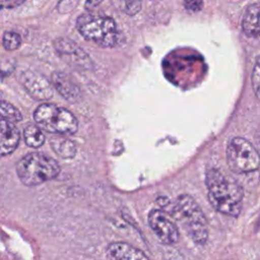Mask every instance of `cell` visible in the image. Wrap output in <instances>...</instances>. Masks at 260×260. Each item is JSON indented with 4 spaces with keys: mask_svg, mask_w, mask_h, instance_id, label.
<instances>
[{
    "mask_svg": "<svg viewBox=\"0 0 260 260\" xmlns=\"http://www.w3.org/2000/svg\"><path fill=\"white\" fill-rule=\"evenodd\" d=\"M226 161L234 173H249L260 167V154L247 139L234 137L226 146Z\"/></svg>",
    "mask_w": 260,
    "mask_h": 260,
    "instance_id": "8992f818",
    "label": "cell"
},
{
    "mask_svg": "<svg viewBox=\"0 0 260 260\" xmlns=\"http://www.w3.org/2000/svg\"><path fill=\"white\" fill-rule=\"evenodd\" d=\"M56 52L67 63L82 69H90L93 63L82 48L68 38H58L54 41Z\"/></svg>",
    "mask_w": 260,
    "mask_h": 260,
    "instance_id": "ba28073f",
    "label": "cell"
},
{
    "mask_svg": "<svg viewBox=\"0 0 260 260\" xmlns=\"http://www.w3.org/2000/svg\"><path fill=\"white\" fill-rule=\"evenodd\" d=\"M185 8L191 11H198L201 9L203 2L202 1H186L184 3Z\"/></svg>",
    "mask_w": 260,
    "mask_h": 260,
    "instance_id": "44dd1931",
    "label": "cell"
},
{
    "mask_svg": "<svg viewBox=\"0 0 260 260\" xmlns=\"http://www.w3.org/2000/svg\"><path fill=\"white\" fill-rule=\"evenodd\" d=\"M140 8H141L140 1H128V2H124L123 10L129 15H134L140 10Z\"/></svg>",
    "mask_w": 260,
    "mask_h": 260,
    "instance_id": "d6986e66",
    "label": "cell"
},
{
    "mask_svg": "<svg viewBox=\"0 0 260 260\" xmlns=\"http://www.w3.org/2000/svg\"><path fill=\"white\" fill-rule=\"evenodd\" d=\"M0 117L13 124L18 123L22 120V115L20 111L6 101H0Z\"/></svg>",
    "mask_w": 260,
    "mask_h": 260,
    "instance_id": "2e32d148",
    "label": "cell"
},
{
    "mask_svg": "<svg viewBox=\"0 0 260 260\" xmlns=\"http://www.w3.org/2000/svg\"><path fill=\"white\" fill-rule=\"evenodd\" d=\"M59 173L60 166L57 160L44 153H28L16 164V174L26 186H37L53 180Z\"/></svg>",
    "mask_w": 260,
    "mask_h": 260,
    "instance_id": "3957f363",
    "label": "cell"
},
{
    "mask_svg": "<svg viewBox=\"0 0 260 260\" xmlns=\"http://www.w3.org/2000/svg\"><path fill=\"white\" fill-rule=\"evenodd\" d=\"M34 118L42 130L57 135H72L78 128L75 116L67 109L54 104H41L36 109Z\"/></svg>",
    "mask_w": 260,
    "mask_h": 260,
    "instance_id": "5b68a950",
    "label": "cell"
},
{
    "mask_svg": "<svg viewBox=\"0 0 260 260\" xmlns=\"http://www.w3.org/2000/svg\"><path fill=\"white\" fill-rule=\"evenodd\" d=\"M21 45V38L15 31H5L3 36V47L7 51H14Z\"/></svg>",
    "mask_w": 260,
    "mask_h": 260,
    "instance_id": "e0dca14e",
    "label": "cell"
},
{
    "mask_svg": "<svg viewBox=\"0 0 260 260\" xmlns=\"http://www.w3.org/2000/svg\"><path fill=\"white\" fill-rule=\"evenodd\" d=\"M168 210L173 217L183 224L187 235L195 244H206L208 240L207 219L201 207L191 195H179Z\"/></svg>",
    "mask_w": 260,
    "mask_h": 260,
    "instance_id": "7a4b0ae2",
    "label": "cell"
},
{
    "mask_svg": "<svg viewBox=\"0 0 260 260\" xmlns=\"http://www.w3.org/2000/svg\"><path fill=\"white\" fill-rule=\"evenodd\" d=\"M24 141L29 147L38 148L42 146L45 142V135L42 129L38 125L30 124L25 127L23 131Z\"/></svg>",
    "mask_w": 260,
    "mask_h": 260,
    "instance_id": "9a60e30c",
    "label": "cell"
},
{
    "mask_svg": "<svg viewBox=\"0 0 260 260\" xmlns=\"http://www.w3.org/2000/svg\"><path fill=\"white\" fill-rule=\"evenodd\" d=\"M22 0H8V1H3L0 0V9H11L14 8L20 4H22Z\"/></svg>",
    "mask_w": 260,
    "mask_h": 260,
    "instance_id": "ffe728a7",
    "label": "cell"
},
{
    "mask_svg": "<svg viewBox=\"0 0 260 260\" xmlns=\"http://www.w3.org/2000/svg\"><path fill=\"white\" fill-rule=\"evenodd\" d=\"M252 87L256 98L260 101V56L255 60V64L252 71Z\"/></svg>",
    "mask_w": 260,
    "mask_h": 260,
    "instance_id": "ac0fdd59",
    "label": "cell"
},
{
    "mask_svg": "<svg viewBox=\"0 0 260 260\" xmlns=\"http://www.w3.org/2000/svg\"><path fill=\"white\" fill-rule=\"evenodd\" d=\"M148 224L160 243L173 245L179 241L180 234L177 225L161 209H152L148 213Z\"/></svg>",
    "mask_w": 260,
    "mask_h": 260,
    "instance_id": "52a82bcc",
    "label": "cell"
},
{
    "mask_svg": "<svg viewBox=\"0 0 260 260\" xmlns=\"http://www.w3.org/2000/svg\"><path fill=\"white\" fill-rule=\"evenodd\" d=\"M19 80L27 93L36 100L47 101L53 95L52 84L46 77L37 72L30 70L22 71Z\"/></svg>",
    "mask_w": 260,
    "mask_h": 260,
    "instance_id": "9c48e42d",
    "label": "cell"
},
{
    "mask_svg": "<svg viewBox=\"0 0 260 260\" xmlns=\"http://www.w3.org/2000/svg\"><path fill=\"white\" fill-rule=\"evenodd\" d=\"M242 28L247 37L258 38L260 36V6L258 4L252 3L246 8Z\"/></svg>",
    "mask_w": 260,
    "mask_h": 260,
    "instance_id": "4fadbf2b",
    "label": "cell"
},
{
    "mask_svg": "<svg viewBox=\"0 0 260 260\" xmlns=\"http://www.w3.org/2000/svg\"><path fill=\"white\" fill-rule=\"evenodd\" d=\"M52 83L57 91L68 102L77 103L81 100L82 94L79 86L66 73L55 71L52 74Z\"/></svg>",
    "mask_w": 260,
    "mask_h": 260,
    "instance_id": "8fae6325",
    "label": "cell"
},
{
    "mask_svg": "<svg viewBox=\"0 0 260 260\" xmlns=\"http://www.w3.org/2000/svg\"><path fill=\"white\" fill-rule=\"evenodd\" d=\"M50 145L54 152L62 158H72L76 153V144L72 140L60 135L52 136Z\"/></svg>",
    "mask_w": 260,
    "mask_h": 260,
    "instance_id": "5bb4252c",
    "label": "cell"
},
{
    "mask_svg": "<svg viewBox=\"0 0 260 260\" xmlns=\"http://www.w3.org/2000/svg\"><path fill=\"white\" fill-rule=\"evenodd\" d=\"M205 183L208 200L216 211L229 216H238L241 213L244 192L236 181L226 178L216 169H209Z\"/></svg>",
    "mask_w": 260,
    "mask_h": 260,
    "instance_id": "6da1fadb",
    "label": "cell"
},
{
    "mask_svg": "<svg viewBox=\"0 0 260 260\" xmlns=\"http://www.w3.org/2000/svg\"><path fill=\"white\" fill-rule=\"evenodd\" d=\"M106 254L109 260H149L143 251L126 242L110 243Z\"/></svg>",
    "mask_w": 260,
    "mask_h": 260,
    "instance_id": "30bf717a",
    "label": "cell"
},
{
    "mask_svg": "<svg viewBox=\"0 0 260 260\" xmlns=\"http://www.w3.org/2000/svg\"><path fill=\"white\" fill-rule=\"evenodd\" d=\"M19 143V132L15 125L0 117V156L13 152Z\"/></svg>",
    "mask_w": 260,
    "mask_h": 260,
    "instance_id": "7c38bea8",
    "label": "cell"
},
{
    "mask_svg": "<svg viewBox=\"0 0 260 260\" xmlns=\"http://www.w3.org/2000/svg\"><path fill=\"white\" fill-rule=\"evenodd\" d=\"M80 35L96 45L105 48L115 47L119 41V32L115 20L110 16L91 13L81 14L76 20Z\"/></svg>",
    "mask_w": 260,
    "mask_h": 260,
    "instance_id": "277c9868",
    "label": "cell"
}]
</instances>
